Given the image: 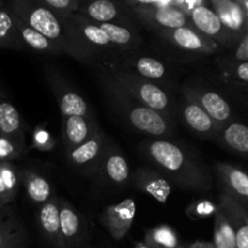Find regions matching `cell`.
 Here are the masks:
<instances>
[{
  "mask_svg": "<svg viewBox=\"0 0 248 248\" xmlns=\"http://www.w3.org/2000/svg\"><path fill=\"white\" fill-rule=\"evenodd\" d=\"M64 21L82 63L120 62L131 53L142 50L143 39L137 29L94 23L78 14Z\"/></svg>",
  "mask_w": 248,
  "mask_h": 248,
  "instance_id": "6da1fadb",
  "label": "cell"
},
{
  "mask_svg": "<svg viewBox=\"0 0 248 248\" xmlns=\"http://www.w3.org/2000/svg\"><path fill=\"white\" fill-rule=\"evenodd\" d=\"M138 150L153 169L161 172L172 183L200 193L212 189L210 169L186 145L172 140H145L140 143Z\"/></svg>",
  "mask_w": 248,
  "mask_h": 248,
  "instance_id": "7a4b0ae2",
  "label": "cell"
},
{
  "mask_svg": "<svg viewBox=\"0 0 248 248\" xmlns=\"http://www.w3.org/2000/svg\"><path fill=\"white\" fill-rule=\"evenodd\" d=\"M97 81L107 96L109 106L116 115L136 132L149 136L152 140H170L176 133V124L161 114L152 110L121 89L101 63H92Z\"/></svg>",
  "mask_w": 248,
  "mask_h": 248,
  "instance_id": "3957f363",
  "label": "cell"
},
{
  "mask_svg": "<svg viewBox=\"0 0 248 248\" xmlns=\"http://www.w3.org/2000/svg\"><path fill=\"white\" fill-rule=\"evenodd\" d=\"M111 79L125 90L128 94L137 99L147 108L161 114L164 118L176 124L177 119V99L171 93V90L157 85L155 82L137 77L127 70L123 69L118 64L111 62H98Z\"/></svg>",
  "mask_w": 248,
  "mask_h": 248,
  "instance_id": "277c9868",
  "label": "cell"
},
{
  "mask_svg": "<svg viewBox=\"0 0 248 248\" xmlns=\"http://www.w3.org/2000/svg\"><path fill=\"white\" fill-rule=\"evenodd\" d=\"M9 5L22 22L55 44L62 53H67L82 62L81 56L73 45L64 19L41 5L38 0H12Z\"/></svg>",
  "mask_w": 248,
  "mask_h": 248,
  "instance_id": "5b68a950",
  "label": "cell"
},
{
  "mask_svg": "<svg viewBox=\"0 0 248 248\" xmlns=\"http://www.w3.org/2000/svg\"><path fill=\"white\" fill-rule=\"evenodd\" d=\"M161 45V52L171 56L176 62H190L202 56L213 55L220 50V46L199 33L191 26L172 29L155 34Z\"/></svg>",
  "mask_w": 248,
  "mask_h": 248,
  "instance_id": "8992f818",
  "label": "cell"
},
{
  "mask_svg": "<svg viewBox=\"0 0 248 248\" xmlns=\"http://www.w3.org/2000/svg\"><path fill=\"white\" fill-rule=\"evenodd\" d=\"M131 7L138 24L154 31L164 33L172 29L190 26L188 16L172 5L170 1H145V0H126Z\"/></svg>",
  "mask_w": 248,
  "mask_h": 248,
  "instance_id": "52a82bcc",
  "label": "cell"
},
{
  "mask_svg": "<svg viewBox=\"0 0 248 248\" xmlns=\"http://www.w3.org/2000/svg\"><path fill=\"white\" fill-rule=\"evenodd\" d=\"M45 79L55 96L61 111V119L68 118H94L86 99L69 84L67 79L52 65L44 67Z\"/></svg>",
  "mask_w": 248,
  "mask_h": 248,
  "instance_id": "ba28073f",
  "label": "cell"
},
{
  "mask_svg": "<svg viewBox=\"0 0 248 248\" xmlns=\"http://www.w3.org/2000/svg\"><path fill=\"white\" fill-rule=\"evenodd\" d=\"M123 69L171 90L174 74L171 65L162 58L143 53L142 50L131 53L120 62H111Z\"/></svg>",
  "mask_w": 248,
  "mask_h": 248,
  "instance_id": "9c48e42d",
  "label": "cell"
},
{
  "mask_svg": "<svg viewBox=\"0 0 248 248\" xmlns=\"http://www.w3.org/2000/svg\"><path fill=\"white\" fill-rule=\"evenodd\" d=\"M78 15L94 23L115 24L137 29L138 22L130 6L124 1L114 0H93L81 1Z\"/></svg>",
  "mask_w": 248,
  "mask_h": 248,
  "instance_id": "30bf717a",
  "label": "cell"
},
{
  "mask_svg": "<svg viewBox=\"0 0 248 248\" xmlns=\"http://www.w3.org/2000/svg\"><path fill=\"white\" fill-rule=\"evenodd\" d=\"M182 94L199 104L219 126H224L234 120L232 108L227 98L206 85L188 81L182 86Z\"/></svg>",
  "mask_w": 248,
  "mask_h": 248,
  "instance_id": "8fae6325",
  "label": "cell"
},
{
  "mask_svg": "<svg viewBox=\"0 0 248 248\" xmlns=\"http://www.w3.org/2000/svg\"><path fill=\"white\" fill-rule=\"evenodd\" d=\"M109 140L99 130L79 147L64 152L68 164L85 176H94L102 161Z\"/></svg>",
  "mask_w": 248,
  "mask_h": 248,
  "instance_id": "7c38bea8",
  "label": "cell"
},
{
  "mask_svg": "<svg viewBox=\"0 0 248 248\" xmlns=\"http://www.w3.org/2000/svg\"><path fill=\"white\" fill-rule=\"evenodd\" d=\"M94 177L107 188L124 189L131 183L130 165L123 152L113 143H108Z\"/></svg>",
  "mask_w": 248,
  "mask_h": 248,
  "instance_id": "4fadbf2b",
  "label": "cell"
},
{
  "mask_svg": "<svg viewBox=\"0 0 248 248\" xmlns=\"http://www.w3.org/2000/svg\"><path fill=\"white\" fill-rule=\"evenodd\" d=\"M188 19L194 29L210 40L215 41L220 48H232L236 45L235 39L223 26L217 14L208 6V1L194 9L188 15Z\"/></svg>",
  "mask_w": 248,
  "mask_h": 248,
  "instance_id": "5bb4252c",
  "label": "cell"
},
{
  "mask_svg": "<svg viewBox=\"0 0 248 248\" xmlns=\"http://www.w3.org/2000/svg\"><path fill=\"white\" fill-rule=\"evenodd\" d=\"M177 118L181 119L186 127L201 140H213L219 132L220 126L199 104L184 94L177 101Z\"/></svg>",
  "mask_w": 248,
  "mask_h": 248,
  "instance_id": "9a60e30c",
  "label": "cell"
},
{
  "mask_svg": "<svg viewBox=\"0 0 248 248\" xmlns=\"http://www.w3.org/2000/svg\"><path fill=\"white\" fill-rule=\"evenodd\" d=\"M135 216L136 202L133 199L128 198L104 208L99 220L114 241H121L130 232Z\"/></svg>",
  "mask_w": 248,
  "mask_h": 248,
  "instance_id": "2e32d148",
  "label": "cell"
},
{
  "mask_svg": "<svg viewBox=\"0 0 248 248\" xmlns=\"http://www.w3.org/2000/svg\"><path fill=\"white\" fill-rule=\"evenodd\" d=\"M61 237L63 248H79L84 244L87 229L81 213L64 199L58 198Z\"/></svg>",
  "mask_w": 248,
  "mask_h": 248,
  "instance_id": "e0dca14e",
  "label": "cell"
},
{
  "mask_svg": "<svg viewBox=\"0 0 248 248\" xmlns=\"http://www.w3.org/2000/svg\"><path fill=\"white\" fill-rule=\"evenodd\" d=\"M131 183L138 191L152 196L160 203H166L172 193V182L152 167H138Z\"/></svg>",
  "mask_w": 248,
  "mask_h": 248,
  "instance_id": "ac0fdd59",
  "label": "cell"
},
{
  "mask_svg": "<svg viewBox=\"0 0 248 248\" xmlns=\"http://www.w3.org/2000/svg\"><path fill=\"white\" fill-rule=\"evenodd\" d=\"M216 173L220 179L223 191L234 199L236 202L248 207V173L240 167L227 162H216Z\"/></svg>",
  "mask_w": 248,
  "mask_h": 248,
  "instance_id": "d6986e66",
  "label": "cell"
},
{
  "mask_svg": "<svg viewBox=\"0 0 248 248\" xmlns=\"http://www.w3.org/2000/svg\"><path fill=\"white\" fill-rule=\"evenodd\" d=\"M28 234L12 206L0 208V248H26Z\"/></svg>",
  "mask_w": 248,
  "mask_h": 248,
  "instance_id": "ffe728a7",
  "label": "cell"
},
{
  "mask_svg": "<svg viewBox=\"0 0 248 248\" xmlns=\"http://www.w3.org/2000/svg\"><path fill=\"white\" fill-rule=\"evenodd\" d=\"M26 124L16 107L10 102L6 93H0V137L9 138L27 147Z\"/></svg>",
  "mask_w": 248,
  "mask_h": 248,
  "instance_id": "44dd1931",
  "label": "cell"
},
{
  "mask_svg": "<svg viewBox=\"0 0 248 248\" xmlns=\"http://www.w3.org/2000/svg\"><path fill=\"white\" fill-rule=\"evenodd\" d=\"M208 6L217 14L236 44L246 35L245 17L237 0H207Z\"/></svg>",
  "mask_w": 248,
  "mask_h": 248,
  "instance_id": "7402d4cb",
  "label": "cell"
},
{
  "mask_svg": "<svg viewBox=\"0 0 248 248\" xmlns=\"http://www.w3.org/2000/svg\"><path fill=\"white\" fill-rule=\"evenodd\" d=\"M225 217L232 224L235 232L236 248H248V211L244 206L230 198L225 191H222L219 206Z\"/></svg>",
  "mask_w": 248,
  "mask_h": 248,
  "instance_id": "603a6c76",
  "label": "cell"
},
{
  "mask_svg": "<svg viewBox=\"0 0 248 248\" xmlns=\"http://www.w3.org/2000/svg\"><path fill=\"white\" fill-rule=\"evenodd\" d=\"M99 130L94 118H68L62 120V140L64 152L79 147Z\"/></svg>",
  "mask_w": 248,
  "mask_h": 248,
  "instance_id": "cb8c5ba5",
  "label": "cell"
},
{
  "mask_svg": "<svg viewBox=\"0 0 248 248\" xmlns=\"http://www.w3.org/2000/svg\"><path fill=\"white\" fill-rule=\"evenodd\" d=\"M36 217H38L39 229L43 236L55 248H63L57 196L55 195L47 202L39 206Z\"/></svg>",
  "mask_w": 248,
  "mask_h": 248,
  "instance_id": "d4e9b609",
  "label": "cell"
},
{
  "mask_svg": "<svg viewBox=\"0 0 248 248\" xmlns=\"http://www.w3.org/2000/svg\"><path fill=\"white\" fill-rule=\"evenodd\" d=\"M215 142L219 143L234 154L248 159V125L240 121H230L220 126Z\"/></svg>",
  "mask_w": 248,
  "mask_h": 248,
  "instance_id": "484cf974",
  "label": "cell"
},
{
  "mask_svg": "<svg viewBox=\"0 0 248 248\" xmlns=\"http://www.w3.org/2000/svg\"><path fill=\"white\" fill-rule=\"evenodd\" d=\"M21 186H23L29 200L38 207L55 196L50 182L33 170H21Z\"/></svg>",
  "mask_w": 248,
  "mask_h": 248,
  "instance_id": "4316f807",
  "label": "cell"
},
{
  "mask_svg": "<svg viewBox=\"0 0 248 248\" xmlns=\"http://www.w3.org/2000/svg\"><path fill=\"white\" fill-rule=\"evenodd\" d=\"M217 67L223 80L235 86L239 94H248V61L222 57L217 61Z\"/></svg>",
  "mask_w": 248,
  "mask_h": 248,
  "instance_id": "83f0119b",
  "label": "cell"
},
{
  "mask_svg": "<svg viewBox=\"0 0 248 248\" xmlns=\"http://www.w3.org/2000/svg\"><path fill=\"white\" fill-rule=\"evenodd\" d=\"M21 170L14 162L0 161V208L10 206L18 195Z\"/></svg>",
  "mask_w": 248,
  "mask_h": 248,
  "instance_id": "f1b7e54d",
  "label": "cell"
},
{
  "mask_svg": "<svg viewBox=\"0 0 248 248\" xmlns=\"http://www.w3.org/2000/svg\"><path fill=\"white\" fill-rule=\"evenodd\" d=\"M15 17H16L17 33H18L19 40L23 44L24 50L27 48V50H31L34 52L39 53H45V55H61L62 53V51L55 44L51 43L50 40H47L45 36H43L40 33L34 31L33 28L27 26L16 15H15Z\"/></svg>",
  "mask_w": 248,
  "mask_h": 248,
  "instance_id": "f546056e",
  "label": "cell"
},
{
  "mask_svg": "<svg viewBox=\"0 0 248 248\" xmlns=\"http://www.w3.org/2000/svg\"><path fill=\"white\" fill-rule=\"evenodd\" d=\"M0 48L22 51L24 50L23 44L19 40L16 28V17L12 12L9 2L0 10Z\"/></svg>",
  "mask_w": 248,
  "mask_h": 248,
  "instance_id": "4dcf8cb0",
  "label": "cell"
},
{
  "mask_svg": "<svg viewBox=\"0 0 248 248\" xmlns=\"http://www.w3.org/2000/svg\"><path fill=\"white\" fill-rule=\"evenodd\" d=\"M212 244L216 248H236L234 229L219 207H217L215 212V232Z\"/></svg>",
  "mask_w": 248,
  "mask_h": 248,
  "instance_id": "1f68e13d",
  "label": "cell"
},
{
  "mask_svg": "<svg viewBox=\"0 0 248 248\" xmlns=\"http://www.w3.org/2000/svg\"><path fill=\"white\" fill-rule=\"evenodd\" d=\"M144 244L149 248H177L181 245L176 232L167 225L148 230Z\"/></svg>",
  "mask_w": 248,
  "mask_h": 248,
  "instance_id": "d6a6232c",
  "label": "cell"
},
{
  "mask_svg": "<svg viewBox=\"0 0 248 248\" xmlns=\"http://www.w3.org/2000/svg\"><path fill=\"white\" fill-rule=\"evenodd\" d=\"M38 1L63 19L77 15L81 4V0H38Z\"/></svg>",
  "mask_w": 248,
  "mask_h": 248,
  "instance_id": "836d02e7",
  "label": "cell"
},
{
  "mask_svg": "<svg viewBox=\"0 0 248 248\" xmlns=\"http://www.w3.org/2000/svg\"><path fill=\"white\" fill-rule=\"evenodd\" d=\"M27 152V147L18 144L9 138L0 137V161L12 162Z\"/></svg>",
  "mask_w": 248,
  "mask_h": 248,
  "instance_id": "e575fe53",
  "label": "cell"
},
{
  "mask_svg": "<svg viewBox=\"0 0 248 248\" xmlns=\"http://www.w3.org/2000/svg\"><path fill=\"white\" fill-rule=\"evenodd\" d=\"M55 140L45 126L39 125L34 128L33 136H31V148H35L41 152H50L55 148Z\"/></svg>",
  "mask_w": 248,
  "mask_h": 248,
  "instance_id": "d590c367",
  "label": "cell"
},
{
  "mask_svg": "<svg viewBox=\"0 0 248 248\" xmlns=\"http://www.w3.org/2000/svg\"><path fill=\"white\" fill-rule=\"evenodd\" d=\"M190 210L191 211H189V212H190L189 215H190L191 217H196V216H198L199 218H203L210 216L211 213L215 215L217 207H215V206L212 205V202H208V201H199L198 203L191 206Z\"/></svg>",
  "mask_w": 248,
  "mask_h": 248,
  "instance_id": "8d00e7d4",
  "label": "cell"
},
{
  "mask_svg": "<svg viewBox=\"0 0 248 248\" xmlns=\"http://www.w3.org/2000/svg\"><path fill=\"white\" fill-rule=\"evenodd\" d=\"M241 6L242 12H244L245 17V31H246V35L248 34V0H237Z\"/></svg>",
  "mask_w": 248,
  "mask_h": 248,
  "instance_id": "74e56055",
  "label": "cell"
},
{
  "mask_svg": "<svg viewBox=\"0 0 248 248\" xmlns=\"http://www.w3.org/2000/svg\"><path fill=\"white\" fill-rule=\"evenodd\" d=\"M186 247L188 248H216L212 242H207V241H196V242H193V244H190Z\"/></svg>",
  "mask_w": 248,
  "mask_h": 248,
  "instance_id": "f35d334b",
  "label": "cell"
},
{
  "mask_svg": "<svg viewBox=\"0 0 248 248\" xmlns=\"http://www.w3.org/2000/svg\"><path fill=\"white\" fill-rule=\"evenodd\" d=\"M241 97L242 101H244V103H246L247 108H248V94H239V98Z\"/></svg>",
  "mask_w": 248,
  "mask_h": 248,
  "instance_id": "ab89813d",
  "label": "cell"
},
{
  "mask_svg": "<svg viewBox=\"0 0 248 248\" xmlns=\"http://www.w3.org/2000/svg\"><path fill=\"white\" fill-rule=\"evenodd\" d=\"M5 4H6V2H5V1H2V0H0V10H1L2 7L5 6Z\"/></svg>",
  "mask_w": 248,
  "mask_h": 248,
  "instance_id": "60d3db41",
  "label": "cell"
},
{
  "mask_svg": "<svg viewBox=\"0 0 248 248\" xmlns=\"http://www.w3.org/2000/svg\"><path fill=\"white\" fill-rule=\"evenodd\" d=\"M1 92H5V90H4V87H2L1 81H0V93H1Z\"/></svg>",
  "mask_w": 248,
  "mask_h": 248,
  "instance_id": "b9f144b4",
  "label": "cell"
},
{
  "mask_svg": "<svg viewBox=\"0 0 248 248\" xmlns=\"http://www.w3.org/2000/svg\"><path fill=\"white\" fill-rule=\"evenodd\" d=\"M177 248H188V247H186V245H182V244H181V245H179V246L177 247Z\"/></svg>",
  "mask_w": 248,
  "mask_h": 248,
  "instance_id": "7bdbcfd3",
  "label": "cell"
}]
</instances>
